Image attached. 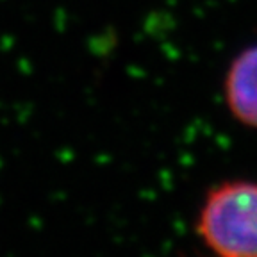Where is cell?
Segmentation results:
<instances>
[{
    "instance_id": "obj_1",
    "label": "cell",
    "mask_w": 257,
    "mask_h": 257,
    "mask_svg": "<svg viewBox=\"0 0 257 257\" xmlns=\"http://www.w3.org/2000/svg\"><path fill=\"white\" fill-rule=\"evenodd\" d=\"M197 232L218 255L257 257V182L227 181L209 189Z\"/></svg>"
},
{
    "instance_id": "obj_2",
    "label": "cell",
    "mask_w": 257,
    "mask_h": 257,
    "mask_svg": "<svg viewBox=\"0 0 257 257\" xmlns=\"http://www.w3.org/2000/svg\"><path fill=\"white\" fill-rule=\"evenodd\" d=\"M223 88L230 114L239 123L257 128V45L234 57Z\"/></svg>"
}]
</instances>
